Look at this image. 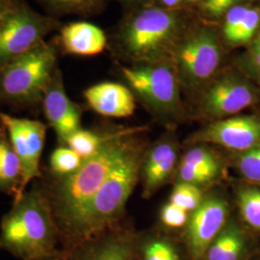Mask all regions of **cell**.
I'll return each instance as SVG.
<instances>
[{
  "label": "cell",
  "mask_w": 260,
  "mask_h": 260,
  "mask_svg": "<svg viewBox=\"0 0 260 260\" xmlns=\"http://www.w3.org/2000/svg\"><path fill=\"white\" fill-rule=\"evenodd\" d=\"M134 144L128 130L114 132L101 150L85 160L78 171L68 177H52L42 186L59 231L61 251L86 205Z\"/></svg>",
  "instance_id": "1"
},
{
  "label": "cell",
  "mask_w": 260,
  "mask_h": 260,
  "mask_svg": "<svg viewBox=\"0 0 260 260\" xmlns=\"http://www.w3.org/2000/svg\"><path fill=\"white\" fill-rule=\"evenodd\" d=\"M0 249L21 260L61 252L59 231L43 187L25 191L0 225Z\"/></svg>",
  "instance_id": "2"
},
{
  "label": "cell",
  "mask_w": 260,
  "mask_h": 260,
  "mask_svg": "<svg viewBox=\"0 0 260 260\" xmlns=\"http://www.w3.org/2000/svg\"><path fill=\"white\" fill-rule=\"evenodd\" d=\"M142 163L134 144L86 205L62 251L116 226L138 181Z\"/></svg>",
  "instance_id": "3"
},
{
  "label": "cell",
  "mask_w": 260,
  "mask_h": 260,
  "mask_svg": "<svg viewBox=\"0 0 260 260\" xmlns=\"http://www.w3.org/2000/svg\"><path fill=\"white\" fill-rule=\"evenodd\" d=\"M183 29V18L176 10H142L121 26L117 46L122 54L140 64L163 63L172 59Z\"/></svg>",
  "instance_id": "4"
},
{
  "label": "cell",
  "mask_w": 260,
  "mask_h": 260,
  "mask_svg": "<svg viewBox=\"0 0 260 260\" xmlns=\"http://www.w3.org/2000/svg\"><path fill=\"white\" fill-rule=\"evenodd\" d=\"M60 49L56 37L0 67V104L15 109L42 106Z\"/></svg>",
  "instance_id": "5"
},
{
  "label": "cell",
  "mask_w": 260,
  "mask_h": 260,
  "mask_svg": "<svg viewBox=\"0 0 260 260\" xmlns=\"http://www.w3.org/2000/svg\"><path fill=\"white\" fill-rule=\"evenodd\" d=\"M222 57V44L217 31L209 26H199L180 39L172 56V65L179 84L186 89L197 90L213 80Z\"/></svg>",
  "instance_id": "6"
},
{
  "label": "cell",
  "mask_w": 260,
  "mask_h": 260,
  "mask_svg": "<svg viewBox=\"0 0 260 260\" xmlns=\"http://www.w3.org/2000/svg\"><path fill=\"white\" fill-rule=\"evenodd\" d=\"M62 26L59 19L38 13L24 0H14L0 19V67L38 47Z\"/></svg>",
  "instance_id": "7"
},
{
  "label": "cell",
  "mask_w": 260,
  "mask_h": 260,
  "mask_svg": "<svg viewBox=\"0 0 260 260\" xmlns=\"http://www.w3.org/2000/svg\"><path fill=\"white\" fill-rule=\"evenodd\" d=\"M121 75L135 93L151 110L161 115L178 113L181 107L179 81L173 65L167 62L121 67Z\"/></svg>",
  "instance_id": "8"
},
{
  "label": "cell",
  "mask_w": 260,
  "mask_h": 260,
  "mask_svg": "<svg viewBox=\"0 0 260 260\" xmlns=\"http://www.w3.org/2000/svg\"><path fill=\"white\" fill-rule=\"evenodd\" d=\"M0 123L8 133L10 142L18 154L22 171L21 183L14 202L26 191L34 178L42 177L41 158L47 137V124L38 120L17 118L0 112Z\"/></svg>",
  "instance_id": "9"
},
{
  "label": "cell",
  "mask_w": 260,
  "mask_h": 260,
  "mask_svg": "<svg viewBox=\"0 0 260 260\" xmlns=\"http://www.w3.org/2000/svg\"><path fill=\"white\" fill-rule=\"evenodd\" d=\"M257 100L255 87L235 72H226L213 79L201 99L203 116L215 121L233 117Z\"/></svg>",
  "instance_id": "10"
},
{
  "label": "cell",
  "mask_w": 260,
  "mask_h": 260,
  "mask_svg": "<svg viewBox=\"0 0 260 260\" xmlns=\"http://www.w3.org/2000/svg\"><path fill=\"white\" fill-rule=\"evenodd\" d=\"M230 206L223 197L207 196L190 214L183 243L192 260H202L207 247L229 221Z\"/></svg>",
  "instance_id": "11"
},
{
  "label": "cell",
  "mask_w": 260,
  "mask_h": 260,
  "mask_svg": "<svg viewBox=\"0 0 260 260\" xmlns=\"http://www.w3.org/2000/svg\"><path fill=\"white\" fill-rule=\"evenodd\" d=\"M60 255L62 260H138L137 237L114 226Z\"/></svg>",
  "instance_id": "12"
},
{
  "label": "cell",
  "mask_w": 260,
  "mask_h": 260,
  "mask_svg": "<svg viewBox=\"0 0 260 260\" xmlns=\"http://www.w3.org/2000/svg\"><path fill=\"white\" fill-rule=\"evenodd\" d=\"M195 143H208L243 152L260 144V118L233 116L215 121L194 136Z\"/></svg>",
  "instance_id": "13"
},
{
  "label": "cell",
  "mask_w": 260,
  "mask_h": 260,
  "mask_svg": "<svg viewBox=\"0 0 260 260\" xmlns=\"http://www.w3.org/2000/svg\"><path fill=\"white\" fill-rule=\"evenodd\" d=\"M42 108L58 142L65 146L68 138L81 128L82 111L66 93L62 72L57 68L44 93Z\"/></svg>",
  "instance_id": "14"
},
{
  "label": "cell",
  "mask_w": 260,
  "mask_h": 260,
  "mask_svg": "<svg viewBox=\"0 0 260 260\" xmlns=\"http://www.w3.org/2000/svg\"><path fill=\"white\" fill-rule=\"evenodd\" d=\"M259 251L258 243L248 229L229 220L207 247L202 260H250Z\"/></svg>",
  "instance_id": "15"
},
{
  "label": "cell",
  "mask_w": 260,
  "mask_h": 260,
  "mask_svg": "<svg viewBox=\"0 0 260 260\" xmlns=\"http://www.w3.org/2000/svg\"><path fill=\"white\" fill-rule=\"evenodd\" d=\"M85 101L98 114L110 118H127L136 109L135 98L125 85L117 82L95 84L84 91Z\"/></svg>",
  "instance_id": "16"
},
{
  "label": "cell",
  "mask_w": 260,
  "mask_h": 260,
  "mask_svg": "<svg viewBox=\"0 0 260 260\" xmlns=\"http://www.w3.org/2000/svg\"><path fill=\"white\" fill-rule=\"evenodd\" d=\"M56 39L60 52L72 55H98L107 47V37L103 29L86 21L63 25Z\"/></svg>",
  "instance_id": "17"
},
{
  "label": "cell",
  "mask_w": 260,
  "mask_h": 260,
  "mask_svg": "<svg viewBox=\"0 0 260 260\" xmlns=\"http://www.w3.org/2000/svg\"><path fill=\"white\" fill-rule=\"evenodd\" d=\"M144 196L149 198L165 184L177 167V150L171 141H162L150 149L143 162Z\"/></svg>",
  "instance_id": "18"
},
{
  "label": "cell",
  "mask_w": 260,
  "mask_h": 260,
  "mask_svg": "<svg viewBox=\"0 0 260 260\" xmlns=\"http://www.w3.org/2000/svg\"><path fill=\"white\" fill-rule=\"evenodd\" d=\"M259 28L260 10L237 4L225 13L221 33L228 45L238 47L252 41Z\"/></svg>",
  "instance_id": "19"
},
{
  "label": "cell",
  "mask_w": 260,
  "mask_h": 260,
  "mask_svg": "<svg viewBox=\"0 0 260 260\" xmlns=\"http://www.w3.org/2000/svg\"><path fill=\"white\" fill-rule=\"evenodd\" d=\"M138 260H192L185 244L165 235L137 237Z\"/></svg>",
  "instance_id": "20"
},
{
  "label": "cell",
  "mask_w": 260,
  "mask_h": 260,
  "mask_svg": "<svg viewBox=\"0 0 260 260\" xmlns=\"http://www.w3.org/2000/svg\"><path fill=\"white\" fill-rule=\"evenodd\" d=\"M21 178L20 160L10 142L7 131L0 123V192L15 197Z\"/></svg>",
  "instance_id": "21"
},
{
  "label": "cell",
  "mask_w": 260,
  "mask_h": 260,
  "mask_svg": "<svg viewBox=\"0 0 260 260\" xmlns=\"http://www.w3.org/2000/svg\"><path fill=\"white\" fill-rule=\"evenodd\" d=\"M113 134L114 132L101 134L92 130L80 128L68 138L65 146L73 149L85 161L96 154Z\"/></svg>",
  "instance_id": "22"
},
{
  "label": "cell",
  "mask_w": 260,
  "mask_h": 260,
  "mask_svg": "<svg viewBox=\"0 0 260 260\" xmlns=\"http://www.w3.org/2000/svg\"><path fill=\"white\" fill-rule=\"evenodd\" d=\"M237 204L247 228L260 236V188L246 187L237 193Z\"/></svg>",
  "instance_id": "23"
},
{
  "label": "cell",
  "mask_w": 260,
  "mask_h": 260,
  "mask_svg": "<svg viewBox=\"0 0 260 260\" xmlns=\"http://www.w3.org/2000/svg\"><path fill=\"white\" fill-rule=\"evenodd\" d=\"M51 17L71 14L88 15L102 7L103 0H39Z\"/></svg>",
  "instance_id": "24"
},
{
  "label": "cell",
  "mask_w": 260,
  "mask_h": 260,
  "mask_svg": "<svg viewBox=\"0 0 260 260\" xmlns=\"http://www.w3.org/2000/svg\"><path fill=\"white\" fill-rule=\"evenodd\" d=\"M84 160L67 146L54 149L49 158L51 177H64L73 175L82 166Z\"/></svg>",
  "instance_id": "25"
},
{
  "label": "cell",
  "mask_w": 260,
  "mask_h": 260,
  "mask_svg": "<svg viewBox=\"0 0 260 260\" xmlns=\"http://www.w3.org/2000/svg\"><path fill=\"white\" fill-rule=\"evenodd\" d=\"M235 166L249 182L260 185V144L243 152H238Z\"/></svg>",
  "instance_id": "26"
},
{
  "label": "cell",
  "mask_w": 260,
  "mask_h": 260,
  "mask_svg": "<svg viewBox=\"0 0 260 260\" xmlns=\"http://www.w3.org/2000/svg\"><path fill=\"white\" fill-rule=\"evenodd\" d=\"M204 200V195L199 186L177 182L170 197V202L185 209L191 214L199 207Z\"/></svg>",
  "instance_id": "27"
},
{
  "label": "cell",
  "mask_w": 260,
  "mask_h": 260,
  "mask_svg": "<svg viewBox=\"0 0 260 260\" xmlns=\"http://www.w3.org/2000/svg\"><path fill=\"white\" fill-rule=\"evenodd\" d=\"M180 164L191 167L210 169L221 172L222 163L212 150L204 146L194 147L189 149L180 160Z\"/></svg>",
  "instance_id": "28"
},
{
  "label": "cell",
  "mask_w": 260,
  "mask_h": 260,
  "mask_svg": "<svg viewBox=\"0 0 260 260\" xmlns=\"http://www.w3.org/2000/svg\"><path fill=\"white\" fill-rule=\"evenodd\" d=\"M221 172L210 169L191 167L184 164H179L177 169V182H184L193 185H206L219 177Z\"/></svg>",
  "instance_id": "29"
},
{
  "label": "cell",
  "mask_w": 260,
  "mask_h": 260,
  "mask_svg": "<svg viewBox=\"0 0 260 260\" xmlns=\"http://www.w3.org/2000/svg\"><path fill=\"white\" fill-rule=\"evenodd\" d=\"M190 213L185 209L169 202L160 212L161 223L169 230H184L189 221Z\"/></svg>",
  "instance_id": "30"
},
{
  "label": "cell",
  "mask_w": 260,
  "mask_h": 260,
  "mask_svg": "<svg viewBox=\"0 0 260 260\" xmlns=\"http://www.w3.org/2000/svg\"><path fill=\"white\" fill-rule=\"evenodd\" d=\"M244 67L246 73L260 83V32L252 41L250 50L245 57Z\"/></svg>",
  "instance_id": "31"
},
{
  "label": "cell",
  "mask_w": 260,
  "mask_h": 260,
  "mask_svg": "<svg viewBox=\"0 0 260 260\" xmlns=\"http://www.w3.org/2000/svg\"><path fill=\"white\" fill-rule=\"evenodd\" d=\"M238 2L239 0H203L202 9L209 18L218 19L225 15Z\"/></svg>",
  "instance_id": "32"
},
{
  "label": "cell",
  "mask_w": 260,
  "mask_h": 260,
  "mask_svg": "<svg viewBox=\"0 0 260 260\" xmlns=\"http://www.w3.org/2000/svg\"><path fill=\"white\" fill-rule=\"evenodd\" d=\"M14 0H0V19L8 11Z\"/></svg>",
  "instance_id": "33"
},
{
  "label": "cell",
  "mask_w": 260,
  "mask_h": 260,
  "mask_svg": "<svg viewBox=\"0 0 260 260\" xmlns=\"http://www.w3.org/2000/svg\"><path fill=\"white\" fill-rule=\"evenodd\" d=\"M181 1L182 0H160V2L169 9H173V8L177 7V5L180 4Z\"/></svg>",
  "instance_id": "34"
},
{
  "label": "cell",
  "mask_w": 260,
  "mask_h": 260,
  "mask_svg": "<svg viewBox=\"0 0 260 260\" xmlns=\"http://www.w3.org/2000/svg\"><path fill=\"white\" fill-rule=\"evenodd\" d=\"M30 260H62V258H61V255L59 253V254H55V255H49V256H44V257H39V258Z\"/></svg>",
  "instance_id": "35"
},
{
  "label": "cell",
  "mask_w": 260,
  "mask_h": 260,
  "mask_svg": "<svg viewBox=\"0 0 260 260\" xmlns=\"http://www.w3.org/2000/svg\"><path fill=\"white\" fill-rule=\"evenodd\" d=\"M250 260H260V251L258 252H256Z\"/></svg>",
  "instance_id": "36"
},
{
  "label": "cell",
  "mask_w": 260,
  "mask_h": 260,
  "mask_svg": "<svg viewBox=\"0 0 260 260\" xmlns=\"http://www.w3.org/2000/svg\"><path fill=\"white\" fill-rule=\"evenodd\" d=\"M118 1H121L122 3H133V2H136L138 0H118Z\"/></svg>",
  "instance_id": "37"
},
{
  "label": "cell",
  "mask_w": 260,
  "mask_h": 260,
  "mask_svg": "<svg viewBox=\"0 0 260 260\" xmlns=\"http://www.w3.org/2000/svg\"><path fill=\"white\" fill-rule=\"evenodd\" d=\"M184 1H187V2H191V3H193V2H199V1H203V0H184Z\"/></svg>",
  "instance_id": "38"
}]
</instances>
